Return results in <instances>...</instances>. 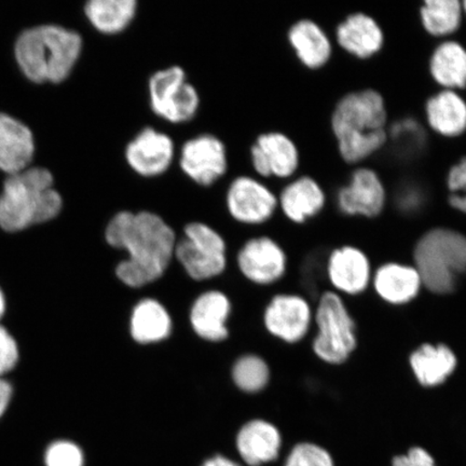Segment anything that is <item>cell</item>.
<instances>
[{
    "label": "cell",
    "mask_w": 466,
    "mask_h": 466,
    "mask_svg": "<svg viewBox=\"0 0 466 466\" xmlns=\"http://www.w3.org/2000/svg\"><path fill=\"white\" fill-rule=\"evenodd\" d=\"M178 235L161 214L150 209H120L104 229V240L126 253L114 267V276L129 289H142L167 276L174 261Z\"/></svg>",
    "instance_id": "6da1fadb"
},
{
    "label": "cell",
    "mask_w": 466,
    "mask_h": 466,
    "mask_svg": "<svg viewBox=\"0 0 466 466\" xmlns=\"http://www.w3.org/2000/svg\"><path fill=\"white\" fill-rule=\"evenodd\" d=\"M330 127L338 153L349 165H359L384 147L389 138L388 110L380 92L347 93L337 102Z\"/></svg>",
    "instance_id": "7a4b0ae2"
},
{
    "label": "cell",
    "mask_w": 466,
    "mask_h": 466,
    "mask_svg": "<svg viewBox=\"0 0 466 466\" xmlns=\"http://www.w3.org/2000/svg\"><path fill=\"white\" fill-rule=\"evenodd\" d=\"M84 39L74 29L40 25L27 29L15 44V58L23 74L37 84H61L80 60Z\"/></svg>",
    "instance_id": "3957f363"
},
{
    "label": "cell",
    "mask_w": 466,
    "mask_h": 466,
    "mask_svg": "<svg viewBox=\"0 0 466 466\" xmlns=\"http://www.w3.org/2000/svg\"><path fill=\"white\" fill-rule=\"evenodd\" d=\"M62 208L54 175L44 167H28L5 179L0 195V227L8 232L22 231L56 218Z\"/></svg>",
    "instance_id": "277c9868"
},
{
    "label": "cell",
    "mask_w": 466,
    "mask_h": 466,
    "mask_svg": "<svg viewBox=\"0 0 466 466\" xmlns=\"http://www.w3.org/2000/svg\"><path fill=\"white\" fill-rule=\"evenodd\" d=\"M412 265L430 294L442 297L456 293L466 277V235L448 227L425 231L413 247Z\"/></svg>",
    "instance_id": "5b68a950"
},
{
    "label": "cell",
    "mask_w": 466,
    "mask_h": 466,
    "mask_svg": "<svg viewBox=\"0 0 466 466\" xmlns=\"http://www.w3.org/2000/svg\"><path fill=\"white\" fill-rule=\"evenodd\" d=\"M317 334L311 342L314 357L329 366L345 365L359 348L358 324L345 299L326 289L314 308Z\"/></svg>",
    "instance_id": "8992f818"
},
{
    "label": "cell",
    "mask_w": 466,
    "mask_h": 466,
    "mask_svg": "<svg viewBox=\"0 0 466 466\" xmlns=\"http://www.w3.org/2000/svg\"><path fill=\"white\" fill-rule=\"evenodd\" d=\"M174 250V261L192 282L204 283L224 276L228 269V243L223 233L202 220L183 226Z\"/></svg>",
    "instance_id": "52a82bcc"
},
{
    "label": "cell",
    "mask_w": 466,
    "mask_h": 466,
    "mask_svg": "<svg viewBox=\"0 0 466 466\" xmlns=\"http://www.w3.org/2000/svg\"><path fill=\"white\" fill-rule=\"evenodd\" d=\"M147 96L151 113L173 126L196 119L202 104L199 90L177 64L156 69L149 76Z\"/></svg>",
    "instance_id": "ba28073f"
},
{
    "label": "cell",
    "mask_w": 466,
    "mask_h": 466,
    "mask_svg": "<svg viewBox=\"0 0 466 466\" xmlns=\"http://www.w3.org/2000/svg\"><path fill=\"white\" fill-rule=\"evenodd\" d=\"M177 165L198 187L211 188L228 173V149L217 134H196L178 148Z\"/></svg>",
    "instance_id": "9c48e42d"
},
{
    "label": "cell",
    "mask_w": 466,
    "mask_h": 466,
    "mask_svg": "<svg viewBox=\"0 0 466 466\" xmlns=\"http://www.w3.org/2000/svg\"><path fill=\"white\" fill-rule=\"evenodd\" d=\"M225 208L235 223L258 227L269 223L278 209V195L253 175H238L227 185Z\"/></svg>",
    "instance_id": "30bf717a"
},
{
    "label": "cell",
    "mask_w": 466,
    "mask_h": 466,
    "mask_svg": "<svg viewBox=\"0 0 466 466\" xmlns=\"http://www.w3.org/2000/svg\"><path fill=\"white\" fill-rule=\"evenodd\" d=\"M177 147L170 134L146 126L127 141L124 158L130 171L144 179L162 177L177 163Z\"/></svg>",
    "instance_id": "8fae6325"
},
{
    "label": "cell",
    "mask_w": 466,
    "mask_h": 466,
    "mask_svg": "<svg viewBox=\"0 0 466 466\" xmlns=\"http://www.w3.org/2000/svg\"><path fill=\"white\" fill-rule=\"evenodd\" d=\"M311 301L299 293L273 295L262 310V326L268 335L294 346L304 341L313 326Z\"/></svg>",
    "instance_id": "7c38bea8"
},
{
    "label": "cell",
    "mask_w": 466,
    "mask_h": 466,
    "mask_svg": "<svg viewBox=\"0 0 466 466\" xmlns=\"http://www.w3.org/2000/svg\"><path fill=\"white\" fill-rule=\"evenodd\" d=\"M241 277L256 287H272L287 277L289 256L276 238L255 236L244 241L236 255Z\"/></svg>",
    "instance_id": "4fadbf2b"
},
{
    "label": "cell",
    "mask_w": 466,
    "mask_h": 466,
    "mask_svg": "<svg viewBox=\"0 0 466 466\" xmlns=\"http://www.w3.org/2000/svg\"><path fill=\"white\" fill-rule=\"evenodd\" d=\"M249 163L260 179H291L300 167V153L288 134L260 133L249 147Z\"/></svg>",
    "instance_id": "5bb4252c"
},
{
    "label": "cell",
    "mask_w": 466,
    "mask_h": 466,
    "mask_svg": "<svg viewBox=\"0 0 466 466\" xmlns=\"http://www.w3.org/2000/svg\"><path fill=\"white\" fill-rule=\"evenodd\" d=\"M232 300L224 290L209 289L201 291L191 301L188 310L189 328L198 339L220 345L230 338Z\"/></svg>",
    "instance_id": "9a60e30c"
},
{
    "label": "cell",
    "mask_w": 466,
    "mask_h": 466,
    "mask_svg": "<svg viewBox=\"0 0 466 466\" xmlns=\"http://www.w3.org/2000/svg\"><path fill=\"white\" fill-rule=\"evenodd\" d=\"M388 194L380 175L370 167L355 168L347 185L338 190L337 208L346 217L376 218L386 208Z\"/></svg>",
    "instance_id": "2e32d148"
},
{
    "label": "cell",
    "mask_w": 466,
    "mask_h": 466,
    "mask_svg": "<svg viewBox=\"0 0 466 466\" xmlns=\"http://www.w3.org/2000/svg\"><path fill=\"white\" fill-rule=\"evenodd\" d=\"M372 273L370 256L355 246L338 247L326 260L328 284L341 296L363 295L371 285Z\"/></svg>",
    "instance_id": "e0dca14e"
},
{
    "label": "cell",
    "mask_w": 466,
    "mask_h": 466,
    "mask_svg": "<svg viewBox=\"0 0 466 466\" xmlns=\"http://www.w3.org/2000/svg\"><path fill=\"white\" fill-rule=\"evenodd\" d=\"M236 447L243 461L250 466L276 463L285 452L284 434L268 419H249L238 431Z\"/></svg>",
    "instance_id": "ac0fdd59"
},
{
    "label": "cell",
    "mask_w": 466,
    "mask_h": 466,
    "mask_svg": "<svg viewBox=\"0 0 466 466\" xmlns=\"http://www.w3.org/2000/svg\"><path fill=\"white\" fill-rule=\"evenodd\" d=\"M174 329L172 313L156 297H143L132 306L127 319V333L137 346L162 345L171 339Z\"/></svg>",
    "instance_id": "d6986e66"
},
{
    "label": "cell",
    "mask_w": 466,
    "mask_h": 466,
    "mask_svg": "<svg viewBox=\"0 0 466 466\" xmlns=\"http://www.w3.org/2000/svg\"><path fill=\"white\" fill-rule=\"evenodd\" d=\"M372 289L384 304L403 307L415 301L423 289L415 266L400 261H386L372 273Z\"/></svg>",
    "instance_id": "ffe728a7"
},
{
    "label": "cell",
    "mask_w": 466,
    "mask_h": 466,
    "mask_svg": "<svg viewBox=\"0 0 466 466\" xmlns=\"http://www.w3.org/2000/svg\"><path fill=\"white\" fill-rule=\"evenodd\" d=\"M408 365L416 382L423 389H436L457 371L459 359L445 342H423L408 357Z\"/></svg>",
    "instance_id": "44dd1931"
},
{
    "label": "cell",
    "mask_w": 466,
    "mask_h": 466,
    "mask_svg": "<svg viewBox=\"0 0 466 466\" xmlns=\"http://www.w3.org/2000/svg\"><path fill=\"white\" fill-rule=\"evenodd\" d=\"M278 204L290 223L302 225L323 211L326 195L317 179L304 175L289 179L278 195Z\"/></svg>",
    "instance_id": "7402d4cb"
},
{
    "label": "cell",
    "mask_w": 466,
    "mask_h": 466,
    "mask_svg": "<svg viewBox=\"0 0 466 466\" xmlns=\"http://www.w3.org/2000/svg\"><path fill=\"white\" fill-rule=\"evenodd\" d=\"M336 40L347 54L367 60L382 50L384 33L374 17L357 13L348 15L338 25Z\"/></svg>",
    "instance_id": "603a6c76"
},
{
    "label": "cell",
    "mask_w": 466,
    "mask_h": 466,
    "mask_svg": "<svg viewBox=\"0 0 466 466\" xmlns=\"http://www.w3.org/2000/svg\"><path fill=\"white\" fill-rule=\"evenodd\" d=\"M34 136L29 127L0 113V170L14 175L26 170L34 158Z\"/></svg>",
    "instance_id": "cb8c5ba5"
},
{
    "label": "cell",
    "mask_w": 466,
    "mask_h": 466,
    "mask_svg": "<svg viewBox=\"0 0 466 466\" xmlns=\"http://www.w3.org/2000/svg\"><path fill=\"white\" fill-rule=\"evenodd\" d=\"M425 120L441 137L457 138L466 133V100L461 93L441 89L424 105Z\"/></svg>",
    "instance_id": "d4e9b609"
},
{
    "label": "cell",
    "mask_w": 466,
    "mask_h": 466,
    "mask_svg": "<svg viewBox=\"0 0 466 466\" xmlns=\"http://www.w3.org/2000/svg\"><path fill=\"white\" fill-rule=\"evenodd\" d=\"M288 42L302 66L312 71L324 67L333 55V45L328 34L310 19H300L291 25Z\"/></svg>",
    "instance_id": "484cf974"
},
{
    "label": "cell",
    "mask_w": 466,
    "mask_h": 466,
    "mask_svg": "<svg viewBox=\"0 0 466 466\" xmlns=\"http://www.w3.org/2000/svg\"><path fill=\"white\" fill-rule=\"evenodd\" d=\"M429 72L441 89H466V46L456 40H442L431 54Z\"/></svg>",
    "instance_id": "4316f807"
},
{
    "label": "cell",
    "mask_w": 466,
    "mask_h": 466,
    "mask_svg": "<svg viewBox=\"0 0 466 466\" xmlns=\"http://www.w3.org/2000/svg\"><path fill=\"white\" fill-rule=\"evenodd\" d=\"M139 11L137 0H90L84 13L87 22L105 36H116L129 29Z\"/></svg>",
    "instance_id": "83f0119b"
},
{
    "label": "cell",
    "mask_w": 466,
    "mask_h": 466,
    "mask_svg": "<svg viewBox=\"0 0 466 466\" xmlns=\"http://www.w3.org/2000/svg\"><path fill=\"white\" fill-rule=\"evenodd\" d=\"M233 388L244 395H258L270 386L269 362L259 353L247 352L233 360L229 370Z\"/></svg>",
    "instance_id": "f1b7e54d"
},
{
    "label": "cell",
    "mask_w": 466,
    "mask_h": 466,
    "mask_svg": "<svg viewBox=\"0 0 466 466\" xmlns=\"http://www.w3.org/2000/svg\"><path fill=\"white\" fill-rule=\"evenodd\" d=\"M419 16L430 36L448 39L456 34L463 22L462 2L459 0H425Z\"/></svg>",
    "instance_id": "f546056e"
},
{
    "label": "cell",
    "mask_w": 466,
    "mask_h": 466,
    "mask_svg": "<svg viewBox=\"0 0 466 466\" xmlns=\"http://www.w3.org/2000/svg\"><path fill=\"white\" fill-rule=\"evenodd\" d=\"M282 466H336L333 454L312 441H300L291 445L281 459Z\"/></svg>",
    "instance_id": "4dcf8cb0"
},
{
    "label": "cell",
    "mask_w": 466,
    "mask_h": 466,
    "mask_svg": "<svg viewBox=\"0 0 466 466\" xmlns=\"http://www.w3.org/2000/svg\"><path fill=\"white\" fill-rule=\"evenodd\" d=\"M446 187L450 206L466 215V156L454 163L448 171Z\"/></svg>",
    "instance_id": "1f68e13d"
},
{
    "label": "cell",
    "mask_w": 466,
    "mask_h": 466,
    "mask_svg": "<svg viewBox=\"0 0 466 466\" xmlns=\"http://www.w3.org/2000/svg\"><path fill=\"white\" fill-rule=\"evenodd\" d=\"M84 463L83 451L71 441L52 442L46 452V466H84Z\"/></svg>",
    "instance_id": "d6a6232c"
},
{
    "label": "cell",
    "mask_w": 466,
    "mask_h": 466,
    "mask_svg": "<svg viewBox=\"0 0 466 466\" xmlns=\"http://www.w3.org/2000/svg\"><path fill=\"white\" fill-rule=\"evenodd\" d=\"M20 360V349L15 338L0 324V377L15 369Z\"/></svg>",
    "instance_id": "836d02e7"
},
{
    "label": "cell",
    "mask_w": 466,
    "mask_h": 466,
    "mask_svg": "<svg viewBox=\"0 0 466 466\" xmlns=\"http://www.w3.org/2000/svg\"><path fill=\"white\" fill-rule=\"evenodd\" d=\"M390 466H437V463L428 450L421 446H412L405 453L394 456Z\"/></svg>",
    "instance_id": "e575fe53"
},
{
    "label": "cell",
    "mask_w": 466,
    "mask_h": 466,
    "mask_svg": "<svg viewBox=\"0 0 466 466\" xmlns=\"http://www.w3.org/2000/svg\"><path fill=\"white\" fill-rule=\"evenodd\" d=\"M14 388L5 377H0V418L7 411L13 400Z\"/></svg>",
    "instance_id": "d590c367"
},
{
    "label": "cell",
    "mask_w": 466,
    "mask_h": 466,
    "mask_svg": "<svg viewBox=\"0 0 466 466\" xmlns=\"http://www.w3.org/2000/svg\"><path fill=\"white\" fill-rule=\"evenodd\" d=\"M202 466H240V465H238L235 461H232V460L229 458H227L225 456H220V454H217V456L208 459L207 461L202 464Z\"/></svg>",
    "instance_id": "8d00e7d4"
},
{
    "label": "cell",
    "mask_w": 466,
    "mask_h": 466,
    "mask_svg": "<svg viewBox=\"0 0 466 466\" xmlns=\"http://www.w3.org/2000/svg\"><path fill=\"white\" fill-rule=\"evenodd\" d=\"M5 310H7V300L2 288H0V319L5 316Z\"/></svg>",
    "instance_id": "74e56055"
},
{
    "label": "cell",
    "mask_w": 466,
    "mask_h": 466,
    "mask_svg": "<svg viewBox=\"0 0 466 466\" xmlns=\"http://www.w3.org/2000/svg\"><path fill=\"white\" fill-rule=\"evenodd\" d=\"M462 9H463L464 16H466V0H464V2H462Z\"/></svg>",
    "instance_id": "f35d334b"
}]
</instances>
